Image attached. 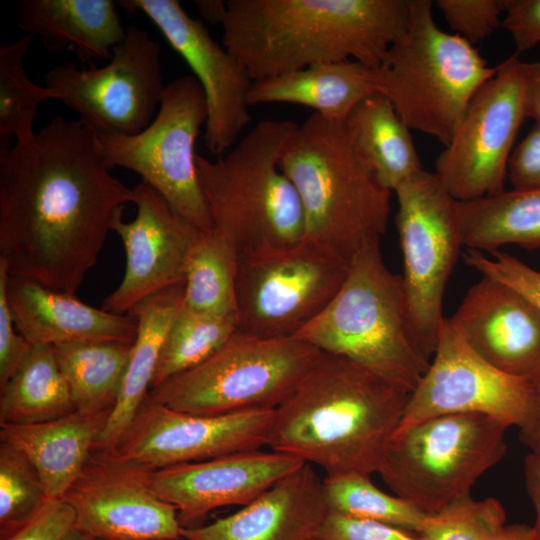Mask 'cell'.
<instances>
[{
  "instance_id": "obj_13",
  "label": "cell",
  "mask_w": 540,
  "mask_h": 540,
  "mask_svg": "<svg viewBox=\"0 0 540 540\" xmlns=\"http://www.w3.org/2000/svg\"><path fill=\"white\" fill-rule=\"evenodd\" d=\"M161 46L146 30L126 28L108 64L78 68L65 61L50 68L45 84L97 134L134 135L156 116L166 84Z\"/></svg>"
},
{
  "instance_id": "obj_9",
  "label": "cell",
  "mask_w": 540,
  "mask_h": 540,
  "mask_svg": "<svg viewBox=\"0 0 540 540\" xmlns=\"http://www.w3.org/2000/svg\"><path fill=\"white\" fill-rule=\"evenodd\" d=\"M320 354L294 337L263 338L236 331L204 362L148 395L168 408L195 415L276 409Z\"/></svg>"
},
{
  "instance_id": "obj_15",
  "label": "cell",
  "mask_w": 540,
  "mask_h": 540,
  "mask_svg": "<svg viewBox=\"0 0 540 540\" xmlns=\"http://www.w3.org/2000/svg\"><path fill=\"white\" fill-rule=\"evenodd\" d=\"M538 393L529 379L505 373L477 354L449 318L441 324L429 367L410 393L395 432L433 417L478 413L520 428Z\"/></svg>"
},
{
  "instance_id": "obj_25",
  "label": "cell",
  "mask_w": 540,
  "mask_h": 540,
  "mask_svg": "<svg viewBox=\"0 0 540 540\" xmlns=\"http://www.w3.org/2000/svg\"><path fill=\"white\" fill-rule=\"evenodd\" d=\"M112 410L83 412L29 425H2L0 441L37 470L49 499H63L83 471Z\"/></svg>"
},
{
  "instance_id": "obj_30",
  "label": "cell",
  "mask_w": 540,
  "mask_h": 540,
  "mask_svg": "<svg viewBox=\"0 0 540 540\" xmlns=\"http://www.w3.org/2000/svg\"><path fill=\"white\" fill-rule=\"evenodd\" d=\"M75 410L53 346L31 345L15 374L0 389V426L43 423Z\"/></svg>"
},
{
  "instance_id": "obj_24",
  "label": "cell",
  "mask_w": 540,
  "mask_h": 540,
  "mask_svg": "<svg viewBox=\"0 0 540 540\" xmlns=\"http://www.w3.org/2000/svg\"><path fill=\"white\" fill-rule=\"evenodd\" d=\"M116 2L111 0H21L17 25L39 36L49 51L69 49L80 62L95 67L110 60L126 35Z\"/></svg>"
},
{
  "instance_id": "obj_51",
  "label": "cell",
  "mask_w": 540,
  "mask_h": 540,
  "mask_svg": "<svg viewBox=\"0 0 540 540\" xmlns=\"http://www.w3.org/2000/svg\"><path fill=\"white\" fill-rule=\"evenodd\" d=\"M179 540H186V539H184V538L182 537V538H181V539H179Z\"/></svg>"
},
{
  "instance_id": "obj_40",
  "label": "cell",
  "mask_w": 540,
  "mask_h": 540,
  "mask_svg": "<svg viewBox=\"0 0 540 540\" xmlns=\"http://www.w3.org/2000/svg\"><path fill=\"white\" fill-rule=\"evenodd\" d=\"M319 540H419L416 533L386 523L329 511L317 536Z\"/></svg>"
},
{
  "instance_id": "obj_35",
  "label": "cell",
  "mask_w": 540,
  "mask_h": 540,
  "mask_svg": "<svg viewBox=\"0 0 540 540\" xmlns=\"http://www.w3.org/2000/svg\"><path fill=\"white\" fill-rule=\"evenodd\" d=\"M323 489L331 512L386 523L416 534L427 516L403 498L381 491L369 475H325Z\"/></svg>"
},
{
  "instance_id": "obj_38",
  "label": "cell",
  "mask_w": 540,
  "mask_h": 540,
  "mask_svg": "<svg viewBox=\"0 0 540 540\" xmlns=\"http://www.w3.org/2000/svg\"><path fill=\"white\" fill-rule=\"evenodd\" d=\"M510 0H437L449 27L474 45L502 25V15Z\"/></svg>"
},
{
  "instance_id": "obj_1",
  "label": "cell",
  "mask_w": 540,
  "mask_h": 540,
  "mask_svg": "<svg viewBox=\"0 0 540 540\" xmlns=\"http://www.w3.org/2000/svg\"><path fill=\"white\" fill-rule=\"evenodd\" d=\"M97 133L60 115L0 148V260L10 277L76 295L135 201L110 173Z\"/></svg>"
},
{
  "instance_id": "obj_50",
  "label": "cell",
  "mask_w": 540,
  "mask_h": 540,
  "mask_svg": "<svg viewBox=\"0 0 540 540\" xmlns=\"http://www.w3.org/2000/svg\"><path fill=\"white\" fill-rule=\"evenodd\" d=\"M63 540H94L91 537L85 535L84 533L73 529Z\"/></svg>"
},
{
  "instance_id": "obj_31",
  "label": "cell",
  "mask_w": 540,
  "mask_h": 540,
  "mask_svg": "<svg viewBox=\"0 0 540 540\" xmlns=\"http://www.w3.org/2000/svg\"><path fill=\"white\" fill-rule=\"evenodd\" d=\"M77 411L101 412L116 404L132 344L67 343L53 346Z\"/></svg>"
},
{
  "instance_id": "obj_21",
  "label": "cell",
  "mask_w": 540,
  "mask_h": 540,
  "mask_svg": "<svg viewBox=\"0 0 540 540\" xmlns=\"http://www.w3.org/2000/svg\"><path fill=\"white\" fill-rule=\"evenodd\" d=\"M449 319L488 363L540 386V308L523 293L482 276Z\"/></svg>"
},
{
  "instance_id": "obj_41",
  "label": "cell",
  "mask_w": 540,
  "mask_h": 540,
  "mask_svg": "<svg viewBox=\"0 0 540 540\" xmlns=\"http://www.w3.org/2000/svg\"><path fill=\"white\" fill-rule=\"evenodd\" d=\"M8 272L0 260V389L15 374L31 345L17 331L7 296Z\"/></svg>"
},
{
  "instance_id": "obj_12",
  "label": "cell",
  "mask_w": 540,
  "mask_h": 540,
  "mask_svg": "<svg viewBox=\"0 0 540 540\" xmlns=\"http://www.w3.org/2000/svg\"><path fill=\"white\" fill-rule=\"evenodd\" d=\"M208 117L205 93L193 75L166 84L152 122L134 135L97 134L110 168L131 170L202 232L213 230L197 177L195 142Z\"/></svg>"
},
{
  "instance_id": "obj_52",
  "label": "cell",
  "mask_w": 540,
  "mask_h": 540,
  "mask_svg": "<svg viewBox=\"0 0 540 540\" xmlns=\"http://www.w3.org/2000/svg\"><path fill=\"white\" fill-rule=\"evenodd\" d=\"M313 540H319V539L315 538V539H313Z\"/></svg>"
},
{
  "instance_id": "obj_47",
  "label": "cell",
  "mask_w": 540,
  "mask_h": 540,
  "mask_svg": "<svg viewBox=\"0 0 540 540\" xmlns=\"http://www.w3.org/2000/svg\"><path fill=\"white\" fill-rule=\"evenodd\" d=\"M519 439L532 453H540V386L536 402L527 420L518 428Z\"/></svg>"
},
{
  "instance_id": "obj_29",
  "label": "cell",
  "mask_w": 540,
  "mask_h": 540,
  "mask_svg": "<svg viewBox=\"0 0 540 540\" xmlns=\"http://www.w3.org/2000/svg\"><path fill=\"white\" fill-rule=\"evenodd\" d=\"M463 246L494 252L515 244L540 247V189H512L459 202Z\"/></svg>"
},
{
  "instance_id": "obj_10",
  "label": "cell",
  "mask_w": 540,
  "mask_h": 540,
  "mask_svg": "<svg viewBox=\"0 0 540 540\" xmlns=\"http://www.w3.org/2000/svg\"><path fill=\"white\" fill-rule=\"evenodd\" d=\"M394 192L408 330L416 350L430 362L445 318V287L463 246L459 202L424 168Z\"/></svg>"
},
{
  "instance_id": "obj_3",
  "label": "cell",
  "mask_w": 540,
  "mask_h": 540,
  "mask_svg": "<svg viewBox=\"0 0 540 540\" xmlns=\"http://www.w3.org/2000/svg\"><path fill=\"white\" fill-rule=\"evenodd\" d=\"M409 396L355 362L321 351L275 409L266 446L326 475L371 476L379 471Z\"/></svg>"
},
{
  "instance_id": "obj_19",
  "label": "cell",
  "mask_w": 540,
  "mask_h": 540,
  "mask_svg": "<svg viewBox=\"0 0 540 540\" xmlns=\"http://www.w3.org/2000/svg\"><path fill=\"white\" fill-rule=\"evenodd\" d=\"M132 188L136 217L121 219L113 229L125 248V272L101 306L116 314H127L144 298L185 283L187 259L202 233L151 186L141 182Z\"/></svg>"
},
{
  "instance_id": "obj_42",
  "label": "cell",
  "mask_w": 540,
  "mask_h": 540,
  "mask_svg": "<svg viewBox=\"0 0 540 540\" xmlns=\"http://www.w3.org/2000/svg\"><path fill=\"white\" fill-rule=\"evenodd\" d=\"M75 528V512L65 499H51L26 524L0 540H63Z\"/></svg>"
},
{
  "instance_id": "obj_7",
  "label": "cell",
  "mask_w": 540,
  "mask_h": 540,
  "mask_svg": "<svg viewBox=\"0 0 540 540\" xmlns=\"http://www.w3.org/2000/svg\"><path fill=\"white\" fill-rule=\"evenodd\" d=\"M406 32L370 69L376 93L405 125L447 146L476 92L495 73L472 44L441 30L430 0H409Z\"/></svg>"
},
{
  "instance_id": "obj_5",
  "label": "cell",
  "mask_w": 540,
  "mask_h": 540,
  "mask_svg": "<svg viewBox=\"0 0 540 540\" xmlns=\"http://www.w3.org/2000/svg\"><path fill=\"white\" fill-rule=\"evenodd\" d=\"M297 126L288 120H263L217 160L196 155L198 182L213 230L238 256L291 246L304 238L299 195L278 165Z\"/></svg>"
},
{
  "instance_id": "obj_8",
  "label": "cell",
  "mask_w": 540,
  "mask_h": 540,
  "mask_svg": "<svg viewBox=\"0 0 540 540\" xmlns=\"http://www.w3.org/2000/svg\"><path fill=\"white\" fill-rule=\"evenodd\" d=\"M507 427L478 413L430 418L389 439L378 473L395 495L434 514L470 495L506 453Z\"/></svg>"
},
{
  "instance_id": "obj_46",
  "label": "cell",
  "mask_w": 540,
  "mask_h": 540,
  "mask_svg": "<svg viewBox=\"0 0 540 540\" xmlns=\"http://www.w3.org/2000/svg\"><path fill=\"white\" fill-rule=\"evenodd\" d=\"M524 476L526 489L535 509V523L531 527L534 540H540V453H530L525 458Z\"/></svg>"
},
{
  "instance_id": "obj_28",
  "label": "cell",
  "mask_w": 540,
  "mask_h": 540,
  "mask_svg": "<svg viewBox=\"0 0 540 540\" xmlns=\"http://www.w3.org/2000/svg\"><path fill=\"white\" fill-rule=\"evenodd\" d=\"M344 123L359 157L392 192L423 169L410 129L383 95L362 100Z\"/></svg>"
},
{
  "instance_id": "obj_36",
  "label": "cell",
  "mask_w": 540,
  "mask_h": 540,
  "mask_svg": "<svg viewBox=\"0 0 540 540\" xmlns=\"http://www.w3.org/2000/svg\"><path fill=\"white\" fill-rule=\"evenodd\" d=\"M49 500L29 459L0 441V538L26 524Z\"/></svg>"
},
{
  "instance_id": "obj_48",
  "label": "cell",
  "mask_w": 540,
  "mask_h": 540,
  "mask_svg": "<svg viewBox=\"0 0 540 540\" xmlns=\"http://www.w3.org/2000/svg\"><path fill=\"white\" fill-rule=\"evenodd\" d=\"M195 7L200 16L210 24H221L226 12V1L196 0Z\"/></svg>"
},
{
  "instance_id": "obj_22",
  "label": "cell",
  "mask_w": 540,
  "mask_h": 540,
  "mask_svg": "<svg viewBox=\"0 0 540 540\" xmlns=\"http://www.w3.org/2000/svg\"><path fill=\"white\" fill-rule=\"evenodd\" d=\"M329 508L323 479L304 463L237 512L182 528L186 540H313Z\"/></svg>"
},
{
  "instance_id": "obj_14",
  "label": "cell",
  "mask_w": 540,
  "mask_h": 540,
  "mask_svg": "<svg viewBox=\"0 0 540 540\" xmlns=\"http://www.w3.org/2000/svg\"><path fill=\"white\" fill-rule=\"evenodd\" d=\"M519 54L496 66L470 101L435 174L458 202L504 191L513 144L526 118Z\"/></svg>"
},
{
  "instance_id": "obj_11",
  "label": "cell",
  "mask_w": 540,
  "mask_h": 540,
  "mask_svg": "<svg viewBox=\"0 0 540 540\" xmlns=\"http://www.w3.org/2000/svg\"><path fill=\"white\" fill-rule=\"evenodd\" d=\"M349 264L305 239L239 255L237 331L263 338L293 337L335 297Z\"/></svg>"
},
{
  "instance_id": "obj_18",
  "label": "cell",
  "mask_w": 540,
  "mask_h": 540,
  "mask_svg": "<svg viewBox=\"0 0 540 540\" xmlns=\"http://www.w3.org/2000/svg\"><path fill=\"white\" fill-rule=\"evenodd\" d=\"M115 2L129 15L144 13L188 64L207 100L205 145L212 154L222 156L251 121L248 95L254 81L246 68L177 0Z\"/></svg>"
},
{
  "instance_id": "obj_34",
  "label": "cell",
  "mask_w": 540,
  "mask_h": 540,
  "mask_svg": "<svg viewBox=\"0 0 540 540\" xmlns=\"http://www.w3.org/2000/svg\"><path fill=\"white\" fill-rule=\"evenodd\" d=\"M32 36L0 46V140L7 146L11 137L17 142L29 140L35 132L37 108L46 100H58L47 86L31 82L24 71V57Z\"/></svg>"
},
{
  "instance_id": "obj_33",
  "label": "cell",
  "mask_w": 540,
  "mask_h": 540,
  "mask_svg": "<svg viewBox=\"0 0 540 540\" xmlns=\"http://www.w3.org/2000/svg\"><path fill=\"white\" fill-rule=\"evenodd\" d=\"M236 331V317L200 312L183 305L164 340L150 390L204 362Z\"/></svg>"
},
{
  "instance_id": "obj_26",
  "label": "cell",
  "mask_w": 540,
  "mask_h": 540,
  "mask_svg": "<svg viewBox=\"0 0 540 540\" xmlns=\"http://www.w3.org/2000/svg\"><path fill=\"white\" fill-rule=\"evenodd\" d=\"M184 304V283L158 291L137 303L129 313L138 329L132 344L118 398L94 449L113 451L149 393L160 352Z\"/></svg>"
},
{
  "instance_id": "obj_32",
  "label": "cell",
  "mask_w": 540,
  "mask_h": 540,
  "mask_svg": "<svg viewBox=\"0 0 540 540\" xmlns=\"http://www.w3.org/2000/svg\"><path fill=\"white\" fill-rule=\"evenodd\" d=\"M238 253L215 230L202 232L187 259L184 306L220 316L236 315Z\"/></svg>"
},
{
  "instance_id": "obj_2",
  "label": "cell",
  "mask_w": 540,
  "mask_h": 540,
  "mask_svg": "<svg viewBox=\"0 0 540 540\" xmlns=\"http://www.w3.org/2000/svg\"><path fill=\"white\" fill-rule=\"evenodd\" d=\"M409 22V0H228L222 43L253 81L347 60L375 69Z\"/></svg>"
},
{
  "instance_id": "obj_17",
  "label": "cell",
  "mask_w": 540,
  "mask_h": 540,
  "mask_svg": "<svg viewBox=\"0 0 540 540\" xmlns=\"http://www.w3.org/2000/svg\"><path fill=\"white\" fill-rule=\"evenodd\" d=\"M275 409L195 415L168 408L146 396L115 451L158 470L205 461L267 445Z\"/></svg>"
},
{
  "instance_id": "obj_45",
  "label": "cell",
  "mask_w": 540,
  "mask_h": 540,
  "mask_svg": "<svg viewBox=\"0 0 540 540\" xmlns=\"http://www.w3.org/2000/svg\"><path fill=\"white\" fill-rule=\"evenodd\" d=\"M525 115L540 125V60L522 65Z\"/></svg>"
},
{
  "instance_id": "obj_23",
  "label": "cell",
  "mask_w": 540,
  "mask_h": 540,
  "mask_svg": "<svg viewBox=\"0 0 540 540\" xmlns=\"http://www.w3.org/2000/svg\"><path fill=\"white\" fill-rule=\"evenodd\" d=\"M7 296L15 327L30 345L133 344L137 335L133 314L97 309L76 295L56 292L27 279L8 276Z\"/></svg>"
},
{
  "instance_id": "obj_49",
  "label": "cell",
  "mask_w": 540,
  "mask_h": 540,
  "mask_svg": "<svg viewBox=\"0 0 540 540\" xmlns=\"http://www.w3.org/2000/svg\"><path fill=\"white\" fill-rule=\"evenodd\" d=\"M506 540H534L531 526L526 524L508 525Z\"/></svg>"
},
{
  "instance_id": "obj_43",
  "label": "cell",
  "mask_w": 540,
  "mask_h": 540,
  "mask_svg": "<svg viewBox=\"0 0 540 540\" xmlns=\"http://www.w3.org/2000/svg\"><path fill=\"white\" fill-rule=\"evenodd\" d=\"M507 177L513 189H540V125L534 123L513 150Z\"/></svg>"
},
{
  "instance_id": "obj_6",
  "label": "cell",
  "mask_w": 540,
  "mask_h": 540,
  "mask_svg": "<svg viewBox=\"0 0 540 540\" xmlns=\"http://www.w3.org/2000/svg\"><path fill=\"white\" fill-rule=\"evenodd\" d=\"M293 337L345 357L407 393L430 364L410 338L402 276L386 266L380 242L352 258L335 297Z\"/></svg>"
},
{
  "instance_id": "obj_4",
  "label": "cell",
  "mask_w": 540,
  "mask_h": 540,
  "mask_svg": "<svg viewBox=\"0 0 540 540\" xmlns=\"http://www.w3.org/2000/svg\"><path fill=\"white\" fill-rule=\"evenodd\" d=\"M304 214L305 240L351 262L385 234L392 191L359 157L344 121L313 113L286 140L278 160Z\"/></svg>"
},
{
  "instance_id": "obj_16",
  "label": "cell",
  "mask_w": 540,
  "mask_h": 540,
  "mask_svg": "<svg viewBox=\"0 0 540 540\" xmlns=\"http://www.w3.org/2000/svg\"><path fill=\"white\" fill-rule=\"evenodd\" d=\"M154 470L93 449L64 498L75 512V529L94 540H179L175 506L152 485Z\"/></svg>"
},
{
  "instance_id": "obj_44",
  "label": "cell",
  "mask_w": 540,
  "mask_h": 540,
  "mask_svg": "<svg viewBox=\"0 0 540 540\" xmlns=\"http://www.w3.org/2000/svg\"><path fill=\"white\" fill-rule=\"evenodd\" d=\"M520 54L540 43V0H510L502 25Z\"/></svg>"
},
{
  "instance_id": "obj_37",
  "label": "cell",
  "mask_w": 540,
  "mask_h": 540,
  "mask_svg": "<svg viewBox=\"0 0 540 540\" xmlns=\"http://www.w3.org/2000/svg\"><path fill=\"white\" fill-rule=\"evenodd\" d=\"M506 514L495 498L463 496L441 511L427 514L419 540H506Z\"/></svg>"
},
{
  "instance_id": "obj_39",
  "label": "cell",
  "mask_w": 540,
  "mask_h": 540,
  "mask_svg": "<svg viewBox=\"0 0 540 540\" xmlns=\"http://www.w3.org/2000/svg\"><path fill=\"white\" fill-rule=\"evenodd\" d=\"M489 254L468 249L464 258L482 276L517 289L540 308V272L506 252L497 250Z\"/></svg>"
},
{
  "instance_id": "obj_20",
  "label": "cell",
  "mask_w": 540,
  "mask_h": 540,
  "mask_svg": "<svg viewBox=\"0 0 540 540\" xmlns=\"http://www.w3.org/2000/svg\"><path fill=\"white\" fill-rule=\"evenodd\" d=\"M303 464L272 450L243 451L154 470L152 485L176 507L181 527L191 528L217 508L247 505Z\"/></svg>"
},
{
  "instance_id": "obj_27",
  "label": "cell",
  "mask_w": 540,
  "mask_h": 540,
  "mask_svg": "<svg viewBox=\"0 0 540 540\" xmlns=\"http://www.w3.org/2000/svg\"><path fill=\"white\" fill-rule=\"evenodd\" d=\"M370 68L347 60L312 65L256 80L249 105L291 103L314 109L328 119L344 121L362 100L375 94Z\"/></svg>"
}]
</instances>
